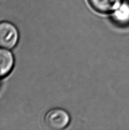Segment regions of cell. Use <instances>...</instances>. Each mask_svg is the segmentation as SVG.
<instances>
[{"label":"cell","instance_id":"cell-5","mask_svg":"<svg viewBox=\"0 0 129 130\" xmlns=\"http://www.w3.org/2000/svg\"><path fill=\"white\" fill-rule=\"evenodd\" d=\"M112 20L115 24L121 26L129 25V2L124 1L113 12Z\"/></svg>","mask_w":129,"mask_h":130},{"label":"cell","instance_id":"cell-1","mask_svg":"<svg viewBox=\"0 0 129 130\" xmlns=\"http://www.w3.org/2000/svg\"><path fill=\"white\" fill-rule=\"evenodd\" d=\"M45 122L48 128L55 130L65 128L70 122V116L66 110L54 108L46 113Z\"/></svg>","mask_w":129,"mask_h":130},{"label":"cell","instance_id":"cell-3","mask_svg":"<svg viewBox=\"0 0 129 130\" xmlns=\"http://www.w3.org/2000/svg\"><path fill=\"white\" fill-rule=\"evenodd\" d=\"M94 10L101 13L113 12L122 3V0H88Z\"/></svg>","mask_w":129,"mask_h":130},{"label":"cell","instance_id":"cell-4","mask_svg":"<svg viewBox=\"0 0 129 130\" xmlns=\"http://www.w3.org/2000/svg\"><path fill=\"white\" fill-rule=\"evenodd\" d=\"M14 64L12 53L8 50L0 48V78H4L10 73Z\"/></svg>","mask_w":129,"mask_h":130},{"label":"cell","instance_id":"cell-2","mask_svg":"<svg viewBox=\"0 0 129 130\" xmlns=\"http://www.w3.org/2000/svg\"><path fill=\"white\" fill-rule=\"evenodd\" d=\"M19 33L13 24L6 21L0 22V47L11 49L17 45Z\"/></svg>","mask_w":129,"mask_h":130}]
</instances>
